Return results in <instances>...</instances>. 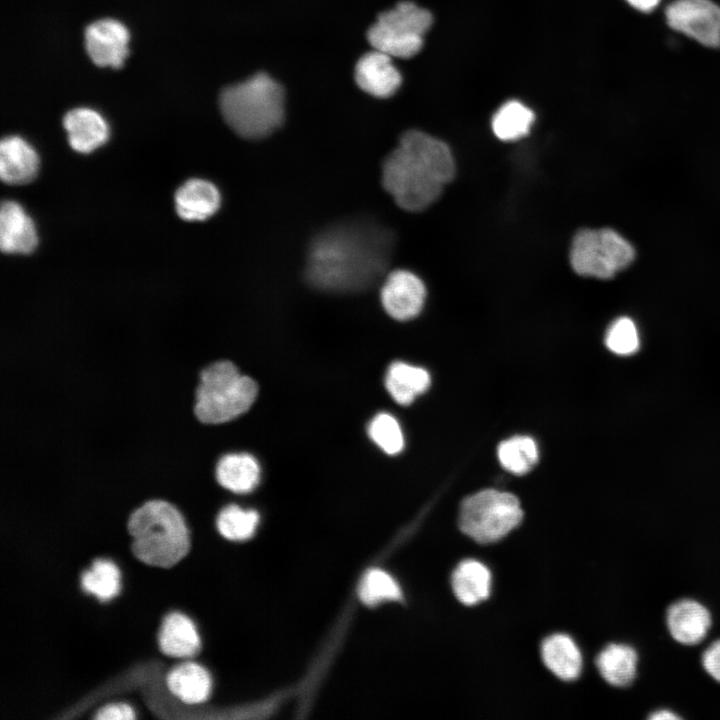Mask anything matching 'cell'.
<instances>
[{"mask_svg":"<svg viewBox=\"0 0 720 720\" xmlns=\"http://www.w3.org/2000/svg\"><path fill=\"white\" fill-rule=\"evenodd\" d=\"M638 661L635 648L624 643H611L598 654L596 667L608 684L626 687L636 678Z\"/></svg>","mask_w":720,"mask_h":720,"instance_id":"ffe728a7","label":"cell"},{"mask_svg":"<svg viewBox=\"0 0 720 720\" xmlns=\"http://www.w3.org/2000/svg\"><path fill=\"white\" fill-rule=\"evenodd\" d=\"M258 521L259 516L255 510L228 505L219 512L216 525L223 537L239 541L248 539L254 534Z\"/></svg>","mask_w":720,"mask_h":720,"instance_id":"83f0119b","label":"cell"},{"mask_svg":"<svg viewBox=\"0 0 720 720\" xmlns=\"http://www.w3.org/2000/svg\"><path fill=\"white\" fill-rule=\"evenodd\" d=\"M127 531L132 554L151 567H173L190 549V535L182 513L163 499L139 505L128 517Z\"/></svg>","mask_w":720,"mask_h":720,"instance_id":"3957f363","label":"cell"},{"mask_svg":"<svg viewBox=\"0 0 720 720\" xmlns=\"http://www.w3.org/2000/svg\"><path fill=\"white\" fill-rule=\"evenodd\" d=\"M381 302L386 312L396 320H409L422 310L426 287L423 281L408 270L390 272L381 288Z\"/></svg>","mask_w":720,"mask_h":720,"instance_id":"30bf717a","label":"cell"},{"mask_svg":"<svg viewBox=\"0 0 720 720\" xmlns=\"http://www.w3.org/2000/svg\"><path fill=\"white\" fill-rule=\"evenodd\" d=\"M665 623L674 641L684 646H694L706 638L712 626V616L701 602L683 598L668 606Z\"/></svg>","mask_w":720,"mask_h":720,"instance_id":"7c38bea8","label":"cell"},{"mask_svg":"<svg viewBox=\"0 0 720 720\" xmlns=\"http://www.w3.org/2000/svg\"><path fill=\"white\" fill-rule=\"evenodd\" d=\"M160 651L170 657L188 658L200 648V637L193 621L173 611L162 619L157 635Z\"/></svg>","mask_w":720,"mask_h":720,"instance_id":"2e32d148","label":"cell"},{"mask_svg":"<svg viewBox=\"0 0 720 720\" xmlns=\"http://www.w3.org/2000/svg\"><path fill=\"white\" fill-rule=\"evenodd\" d=\"M38 242L31 218L14 201H4L0 211V247L5 253H30Z\"/></svg>","mask_w":720,"mask_h":720,"instance_id":"5bb4252c","label":"cell"},{"mask_svg":"<svg viewBox=\"0 0 720 720\" xmlns=\"http://www.w3.org/2000/svg\"><path fill=\"white\" fill-rule=\"evenodd\" d=\"M82 589L104 602L117 596L121 588V574L117 565L108 559H95L80 576Z\"/></svg>","mask_w":720,"mask_h":720,"instance_id":"484cf974","label":"cell"},{"mask_svg":"<svg viewBox=\"0 0 720 720\" xmlns=\"http://www.w3.org/2000/svg\"><path fill=\"white\" fill-rule=\"evenodd\" d=\"M431 24L432 15L428 10L403 1L378 16L367 38L376 50L391 57L409 58L421 50L424 34Z\"/></svg>","mask_w":720,"mask_h":720,"instance_id":"ba28073f","label":"cell"},{"mask_svg":"<svg viewBox=\"0 0 720 720\" xmlns=\"http://www.w3.org/2000/svg\"><path fill=\"white\" fill-rule=\"evenodd\" d=\"M634 257L633 246L610 228L579 230L569 252L570 265L576 274L599 279L612 278Z\"/></svg>","mask_w":720,"mask_h":720,"instance_id":"52a82bcc","label":"cell"},{"mask_svg":"<svg viewBox=\"0 0 720 720\" xmlns=\"http://www.w3.org/2000/svg\"><path fill=\"white\" fill-rule=\"evenodd\" d=\"M70 146L81 153H89L106 142L109 128L104 118L89 108H76L64 116Z\"/></svg>","mask_w":720,"mask_h":720,"instance_id":"e0dca14e","label":"cell"},{"mask_svg":"<svg viewBox=\"0 0 720 720\" xmlns=\"http://www.w3.org/2000/svg\"><path fill=\"white\" fill-rule=\"evenodd\" d=\"M704 671L716 682L720 683V639L712 642L701 656Z\"/></svg>","mask_w":720,"mask_h":720,"instance_id":"1f68e13d","label":"cell"},{"mask_svg":"<svg viewBox=\"0 0 720 720\" xmlns=\"http://www.w3.org/2000/svg\"><path fill=\"white\" fill-rule=\"evenodd\" d=\"M216 186L203 179L185 182L175 194L178 215L187 221H201L212 216L220 206Z\"/></svg>","mask_w":720,"mask_h":720,"instance_id":"ac0fdd59","label":"cell"},{"mask_svg":"<svg viewBox=\"0 0 720 720\" xmlns=\"http://www.w3.org/2000/svg\"><path fill=\"white\" fill-rule=\"evenodd\" d=\"M85 48L92 62L100 67H122L128 54L129 32L119 21L101 19L85 30Z\"/></svg>","mask_w":720,"mask_h":720,"instance_id":"8fae6325","label":"cell"},{"mask_svg":"<svg viewBox=\"0 0 720 720\" xmlns=\"http://www.w3.org/2000/svg\"><path fill=\"white\" fill-rule=\"evenodd\" d=\"M632 7L648 12L654 9L661 0H626Z\"/></svg>","mask_w":720,"mask_h":720,"instance_id":"e575fe53","label":"cell"},{"mask_svg":"<svg viewBox=\"0 0 720 720\" xmlns=\"http://www.w3.org/2000/svg\"><path fill=\"white\" fill-rule=\"evenodd\" d=\"M605 345L619 356L635 354L640 348V336L634 321L626 316L614 320L607 329Z\"/></svg>","mask_w":720,"mask_h":720,"instance_id":"f546056e","label":"cell"},{"mask_svg":"<svg viewBox=\"0 0 720 720\" xmlns=\"http://www.w3.org/2000/svg\"><path fill=\"white\" fill-rule=\"evenodd\" d=\"M166 685L172 695L186 704L206 701L211 691V677L200 664L184 662L174 666L166 676Z\"/></svg>","mask_w":720,"mask_h":720,"instance_id":"d6986e66","label":"cell"},{"mask_svg":"<svg viewBox=\"0 0 720 720\" xmlns=\"http://www.w3.org/2000/svg\"><path fill=\"white\" fill-rule=\"evenodd\" d=\"M523 518L517 497L487 489L464 499L459 511L461 531L479 543H492L507 535Z\"/></svg>","mask_w":720,"mask_h":720,"instance_id":"8992f818","label":"cell"},{"mask_svg":"<svg viewBox=\"0 0 720 720\" xmlns=\"http://www.w3.org/2000/svg\"><path fill=\"white\" fill-rule=\"evenodd\" d=\"M359 596L365 604L376 605L386 600H399L402 593L398 583L388 573L371 569L361 580Z\"/></svg>","mask_w":720,"mask_h":720,"instance_id":"f1b7e54d","label":"cell"},{"mask_svg":"<svg viewBox=\"0 0 720 720\" xmlns=\"http://www.w3.org/2000/svg\"><path fill=\"white\" fill-rule=\"evenodd\" d=\"M455 172L454 156L444 141L408 130L383 162L382 184L400 208L419 212L439 199Z\"/></svg>","mask_w":720,"mask_h":720,"instance_id":"7a4b0ae2","label":"cell"},{"mask_svg":"<svg viewBox=\"0 0 720 720\" xmlns=\"http://www.w3.org/2000/svg\"><path fill=\"white\" fill-rule=\"evenodd\" d=\"M451 585L454 595L462 604L475 605L488 598L491 573L479 561L464 560L453 571Z\"/></svg>","mask_w":720,"mask_h":720,"instance_id":"603a6c76","label":"cell"},{"mask_svg":"<svg viewBox=\"0 0 720 720\" xmlns=\"http://www.w3.org/2000/svg\"><path fill=\"white\" fill-rule=\"evenodd\" d=\"M355 81L366 93L387 98L398 90L402 77L394 66L392 57L374 49L358 60L355 66Z\"/></svg>","mask_w":720,"mask_h":720,"instance_id":"4fadbf2b","label":"cell"},{"mask_svg":"<svg viewBox=\"0 0 720 720\" xmlns=\"http://www.w3.org/2000/svg\"><path fill=\"white\" fill-rule=\"evenodd\" d=\"M666 20L705 46L720 45V7L710 0H677L667 7Z\"/></svg>","mask_w":720,"mask_h":720,"instance_id":"9c48e42d","label":"cell"},{"mask_svg":"<svg viewBox=\"0 0 720 720\" xmlns=\"http://www.w3.org/2000/svg\"><path fill=\"white\" fill-rule=\"evenodd\" d=\"M392 248L391 232L376 223H338L311 242L305 278L313 287L325 291L366 289L384 275Z\"/></svg>","mask_w":720,"mask_h":720,"instance_id":"6da1fadb","label":"cell"},{"mask_svg":"<svg viewBox=\"0 0 720 720\" xmlns=\"http://www.w3.org/2000/svg\"><path fill=\"white\" fill-rule=\"evenodd\" d=\"M650 720H679L682 717L669 709H658L653 711L649 716Z\"/></svg>","mask_w":720,"mask_h":720,"instance_id":"836d02e7","label":"cell"},{"mask_svg":"<svg viewBox=\"0 0 720 720\" xmlns=\"http://www.w3.org/2000/svg\"><path fill=\"white\" fill-rule=\"evenodd\" d=\"M215 475L222 487L235 493H248L259 482L260 467L249 454L231 453L219 459Z\"/></svg>","mask_w":720,"mask_h":720,"instance_id":"7402d4cb","label":"cell"},{"mask_svg":"<svg viewBox=\"0 0 720 720\" xmlns=\"http://www.w3.org/2000/svg\"><path fill=\"white\" fill-rule=\"evenodd\" d=\"M39 157L21 137L7 136L0 144V176L7 184H26L37 175Z\"/></svg>","mask_w":720,"mask_h":720,"instance_id":"9a60e30c","label":"cell"},{"mask_svg":"<svg viewBox=\"0 0 720 720\" xmlns=\"http://www.w3.org/2000/svg\"><path fill=\"white\" fill-rule=\"evenodd\" d=\"M385 385L397 403L408 405L417 395L427 390L430 376L423 368L394 362L387 371Z\"/></svg>","mask_w":720,"mask_h":720,"instance_id":"cb8c5ba5","label":"cell"},{"mask_svg":"<svg viewBox=\"0 0 720 720\" xmlns=\"http://www.w3.org/2000/svg\"><path fill=\"white\" fill-rule=\"evenodd\" d=\"M219 106L228 126L239 136L257 140L269 136L284 120V91L266 73L225 88Z\"/></svg>","mask_w":720,"mask_h":720,"instance_id":"277c9868","label":"cell"},{"mask_svg":"<svg viewBox=\"0 0 720 720\" xmlns=\"http://www.w3.org/2000/svg\"><path fill=\"white\" fill-rule=\"evenodd\" d=\"M94 718L98 720H132L135 718V712L126 703H113L100 707Z\"/></svg>","mask_w":720,"mask_h":720,"instance_id":"d6a6232c","label":"cell"},{"mask_svg":"<svg viewBox=\"0 0 720 720\" xmlns=\"http://www.w3.org/2000/svg\"><path fill=\"white\" fill-rule=\"evenodd\" d=\"M257 396V385L230 361L204 368L195 391L193 411L204 424L228 422L246 412Z\"/></svg>","mask_w":720,"mask_h":720,"instance_id":"5b68a950","label":"cell"},{"mask_svg":"<svg viewBox=\"0 0 720 720\" xmlns=\"http://www.w3.org/2000/svg\"><path fill=\"white\" fill-rule=\"evenodd\" d=\"M370 438L387 454L399 453L404 446V438L397 420L390 414L380 413L368 427Z\"/></svg>","mask_w":720,"mask_h":720,"instance_id":"4dcf8cb0","label":"cell"},{"mask_svg":"<svg viewBox=\"0 0 720 720\" xmlns=\"http://www.w3.org/2000/svg\"><path fill=\"white\" fill-rule=\"evenodd\" d=\"M535 116L523 103L511 100L504 103L494 114L491 127L502 141H515L528 134Z\"/></svg>","mask_w":720,"mask_h":720,"instance_id":"d4e9b609","label":"cell"},{"mask_svg":"<svg viewBox=\"0 0 720 720\" xmlns=\"http://www.w3.org/2000/svg\"><path fill=\"white\" fill-rule=\"evenodd\" d=\"M541 656L546 667L562 680H574L581 673V652L568 635L553 634L547 637L541 646Z\"/></svg>","mask_w":720,"mask_h":720,"instance_id":"44dd1931","label":"cell"},{"mask_svg":"<svg viewBox=\"0 0 720 720\" xmlns=\"http://www.w3.org/2000/svg\"><path fill=\"white\" fill-rule=\"evenodd\" d=\"M501 465L514 474H525L537 463L538 449L528 436H516L503 441L498 447Z\"/></svg>","mask_w":720,"mask_h":720,"instance_id":"4316f807","label":"cell"}]
</instances>
